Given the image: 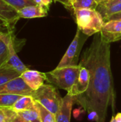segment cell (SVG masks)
<instances>
[{"label": "cell", "instance_id": "14", "mask_svg": "<svg viewBox=\"0 0 121 122\" xmlns=\"http://www.w3.org/2000/svg\"><path fill=\"white\" fill-rule=\"evenodd\" d=\"M36 107L35 100L31 96H22L12 106V109L16 112L31 109Z\"/></svg>", "mask_w": 121, "mask_h": 122}, {"label": "cell", "instance_id": "11", "mask_svg": "<svg viewBox=\"0 0 121 122\" xmlns=\"http://www.w3.org/2000/svg\"><path fill=\"white\" fill-rule=\"evenodd\" d=\"M21 77L34 91L39 89L46 81V74L36 70L28 69L21 74Z\"/></svg>", "mask_w": 121, "mask_h": 122}, {"label": "cell", "instance_id": "24", "mask_svg": "<svg viewBox=\"0 0 121 122\" xmlns=\"http://www.w3.org/2000/svg\"><path fill=\"white\" fill-rule=\"evenodd\" d=\"M53 1H58V2L61 3L66 9H68L71 11H73L74 13V10H73V8L72 1L71 0H53Z\"/></svg>", "mask_w": 121, "mask_h": 122}, {"label": "cell", "instance_id": "22", "mask_svg": "<svg viewBox=\"0 0 121 122\" xmlns=\"http://www.w3.org/2000/svg\"><path fill=\"white\" fill-rule=\"evenodd\" d=\"M7 4L11 5L16 11L32 5H36L34 0H4Z\"/></svg>", "mask_w": 121, "mask_h": 122}, {"label": "cell", "instance_id": "10", "mask_svg": "<svg viewBox=\"0 0 121 122\" xmlns=\"http://www.w3.org/2000/svg\"><path fill=\"white\" fill-rule=\"evenodd\" d=\"M89 82L90 74L88 70L86 67L81 66L78 79L76 83L71 87V89L67 92V94L73 97H76L83 94L87 91L89 86Z\"/></svg>", "mask_w": 121, "mask_h": 122}, {"label": "cell", "instance_id": "30", "mask_svg": "<svg viewBox=\"0 0 121 122\" xmlns=\"http://www.w3.org/2000/svg\"><path fill=\"white\" fill-rule=\"evenodd\" d=\"M95 1H96V2H97L98 4H101V3H102L103 0H95Z\"/></svg>", "mask_w": 121, "mask_h": 122}, {"label": "cell", "instance_id": "32", "mask_svg": "<svg viewBox=\"0 0 121 122\" xmlns=\"http://www.w3.org/2000/svg\"><path fill=\"white\" fill-rule=\"evenodd\" d=\"M106 1V0H103V1Z\"/></svg>", "mask_w": 121, "mask_h": 122}, {"label": "cell", "instance_id": "13", "mask_svg": "<svg viewBox=\"0 0 121 122\" xmlns=\"http://www.w3.org/2000/svg\"><path fill=\"white\" fill-rule=\"evenodd\" d=\"M48 9L39 5H32L26 6L18 11L19 16L23 19H34L45 17L48 15Z\"/></svg>", "mask_w": 121, "mask_h": 122}, {"label": "cell", "instance_id": "4", "mask_svg": "<svg viewBox=\"0 0 121 122\" xmlns=\"http://www.w3.org/2000/svg\"><path fill=\"white\" fill-rule=\"evenodd\" d=\"M31 97L54 115L58 112L63 102V98L52 84L42 85L39 89L34 91Z\"/></svg>", "mask_w": 121, "mask_h": 122}, {"label": "cell", "instance_id": "16", "mask_svg": "<svg viewBox=\"0 0 121 122\" xmlns=\"http://www.w3.org/2000/svg\"><path fill=\"white\" fill-rule=\"evenodd\" d=\"M20 76L21 74L15 70L1 66L0 67V85L6 83Z\"/></svg>", "mask_w": 121, "mask_h": 122}, {"label": "cell", "instance_id": "23", "mask_svg": "<svg viewBox=\"0 0 121 122\" xmlns=\"http://www.w3.org/2000/svg\"><path fill=\"white\" fill-rule=\"evenodd\" d=\"M7 58V48L6 44L0 40V67L6 61Z\"/></svg>", "mask_w": 121, "mask_h": 122}, {"label": "cell", "instance_id": "3", "mask_svg": "<svg viewBox=\"0 0 121 122\" xmlns=\"http://www.w3.org/2000/svg\"><path fill=\"white\" fill-rule=\"evenodd\" d=\"M81 66H71L56 67L55 69L46 72V81L58 89L69 91L76 83Z\"/></svg>", "mask_w": 121, "mask_h": 122}, {"label": "cell", "instance_id": "18", "mask_svg": "<svg viewBox=\"0 0 121 122\" xmlns=\"http://www.w3.org/2000/svg\"><path fill=\"white\" fill-rule=\"evenodd\" d=\"M35 105L39 112L41 122H56V116L47 110L45 107H44L36 101H35Z\"/></svg>", "mask_w": 121, "mask_h": 122}, {"label": "cell", "instance_id": "31", "mask_svg": "<svg viewBox=\"0 0 121 122\" xmlns=\"http://www.w3.org/2000/svg\"><path fill=\"white\" fill-rule=\"evenodd\" d=\"M71 1H72V5H73V0H71Z\"/></svg>", "mask_w": 121, "mask_h": 122}, {"label": "cell", "instance_id": "27", "mask_svg": "<svg viewBox=\"0 0 121 122\" xmlns=\"http://www.w3.org/2000/svg\"><path fill=\"white\" fill-rule=\"evenodd\" d=\"M108 20H121V12L111 15L106 19V21H108Z\"/></svg>", "mask_w": 121, "mask_h": 122}, {"label": "cell", "instance_id": "12", "mask_svg": "<svg viewBox=\"0 0 121 122\" xmlns=\"http://www.w3.org/2000/svg\"><path fill=\"white\" fill-rule=\"evenodd\" d=\"M74 103V97L66 94L63 98V102L60 109L56 113V122H71L72 107Z\"/></svg>", "mask_w": 121, "mask_h": 122}, {"label": "cell", "instance_id": "19", "mask_svg": "<svg viewBox=\"0 0 121 122\" xmlns=\"http://www.w3.org/2000/svg\"><path fill=\"white\" fill-rule=\"evenodd\" d=\"M16 116L11 107H0V122H13Z\"/></svg>", "mask_w": 121, "mask_h": 122}, {"label": "cell", "instance_id": "26", "mask_svg": "<svg viewBox=\"0 0 121 122\" xmlns=\"http://www.w3.org/2000/svg\"><path fill=\"white\" fill-rule=\"evenodd\" d=\"M121 2V0H106L99 4L103 5V6H110V5H113L117 3H120Z\"/></svg>", "mask_w": 121, "mask_h": 122}, {"label": "cell", "instance_id": "5", "mask_svg": "<svg viewBox=\"0 0 121 122\" xmlns=\"http://www.w3.org/2000/svg\"><path fill=\"white\" fill-rule=\"evenodd\" d=\"M11 34L12 32L4 33L2 31H0V40H2L6 44L7 48V58L6 61L1 66L12 69L21 74L29 69L19 58L16 49L14 39Z\"/></svg>", "mask_w": 121, "mask_h": 122}, {"label": "cell", "instance_id": "15", "mask_svg": "<svg viewBox=\"0 0 121 122\" xmlns=\"http://www.w3.org/2000/svg\"><path fill=\"white\" fill-rule=\"evenodd\" d=\"M96 10L101 13L104 19V21H106V19L111 15L121 12V2L110 6H103L101 4H98Z\"/></svg>", "mask_w": 121, "mask_h": 122}, {"label": "cell", "instance_id": "20", "mask_svg": "<svg viewBox=\"0 0 121 122\" xmlns=\"http://www.w3.org/2000/svg\"><path fill=\"white\" fill-rule=\"evenodd\" d=\"M21 97V95L0 94V107H12L14 103Z\"/></svg>", "mask_w": 121, "mask_h": 122}, {"label": "cell", "instance_id": "6", "mask_svg": "<svg viewBox=\"0 0 121 122\" xmlns=\"http://www.w3.org/2000/svg\"><path fill=\"white\" fill-rule=\"evenodd\" d=\"M88 37L89 36L82 33L79 29H77L76 34L72 42L68 47L65 54L63 56L57 67L78 65V59L81 51Z\"/></svg>", "mask_w": 121, "mask_h": 122}, {"label": "cell", "instance_id": "2", "mask_svg": "<svg viewBox=\"0 0 121 122\" xmlns=\"http://www.w3.org/2000/svg\"><path fill=\"white\" fill-rule=\"evenodd\" d=\"M78 29L88 36L100 33L105 23L101 13L96 9H78L74 10Z\"/></svg>", "mask_w": 121, "mask_h": 122}, {"label": "cell", "instance_id": "29", "mask_svg": "<svg viewBox=\"0 0 121 122\" xmlns=\"http://www.w3.org/2000/svg\"><path fill=\"white\" fill-rule=\"evenodd\" d=\"M29 122L26 121V119H23L22 117H21L20 116H19V115L17 114V116L16 117V118L14 119V122Z\"/></svg>", "mask_w": 121, "mask_h": 122}, {"label": "cell", "instance_id": "28", "mask_svg": "<svg viewBox=\"0 0 121 122\" xmlns=\"http://www.w3.org/2000/svg\"><path fill=\"white\" fill-rule=\"evenodd\" d=\"M111 122H121V114L118 113L115 117H113Z\"/></svg>", "mask_w": 121, "mask_h": 122}, {"label": "cell", "instance_id": "9", "mask_svg": "<svg viewBox=\"0 0 121 122\" xmlns=\"http://www.w3.org/2000/svg\"><path fill=\"white\" fill-rule=\"evenodd\" d=\"M103 40L108 43L118 41L121 39V20H108L105 21L101 31Z\"/></svg>", "mask_w": 121, "mask_h": 122}, {"label": "cell", "instance_id": "33", "mask_svg": "<svg viewBox=\"0 0 121 122\" xmlns=\"http://www.w3.org/2000/svg\"><path fill=\"white\" fill-rule=\"evenodd\" d=\"M1 31V29H0V31Z\"/></svg>", "mask_w": 121, "mask_h": 122}, {"label": "cell", "instance_id": "7", "mask_svg": "<svg viewBox=\"0 0 121 122\" xmlns=\"http://www.w3.org/2000/svg\"><path fill=\"white\" fill-rule=\"evenodd\" d=\"M32 90L20 76L0 85V94L21 96H32Z\"/></svg>", "mask_w": 121, "mask_h": 122}, {"label": "cell", "instance_id": "8", "mask_svg": "<svg viewBox=\"0 0 121 122\" xmlns=\"http://www.w3.org/2000/svg\"><path fill=\"white\" fill-rule=\"evenodd\" d=\"M19 19L18 11L4 0H0V22L3 26L7 28L9 32H12Z\"/></svg>", "mask_w": 121, "mask_h": 122}, {"label": "cell", "instance_id": "21", "mask_svg": "<svg viewBox=\"0 0 121 122\" xmlns=\"http://www.w3.org/2000/svg\"><path fill=\"white\" fill-rule=\"evenodd\" d=\"M98 4L95 0H73V10L78 9H96Z\"/></svg>", "mask_w": 121, "mask_h": 122}, {"label": "cell", "instance_id": "1", "mask_svg": "<svg viewBox=\"0 0 121 122\" xmlns=\"http://www.w3.org/2000/svg\"><path fill=\"white\" fill-rule=\"evenodd\" d=\"M78 64L88 70L90 82L85 93L74 97V102L88 114L96 112L97 122H105L109 107H114L115 93L111 68V46L103 40L101 33L94 35Z\"/></svg>", "mask_w": 121, "mask_h": 122}, {"label": "cell", "instance_id": "17", "mask_svg": "<svg viewBox=\"0 0 121 122\" xmlns=\"http://www.w3.org/2000/svg\"><path fill=\"white\" fill-rule=\"evenodd\" d=\"M17 114L29 122H41L40 114L36 107L31 109L19 112Z\"/></svg>", "mask_w": 121, "mask_h": 122}, {"label": "cell", "instance_id": "25", "mask_svg": "<svg viewBox=\"0 0 121 122\" xmlns=\"http://www.w3.org/2000/svg\"><path fill=\"white\" fill-rule=\"evenodd\" d=\"M34 1L36 5L42 6L47 9L49 8V6L51 5L52 1H53V0H34Z\"/></svg>", "mask_w": 121, "mask_h": 122}]
</instances>
